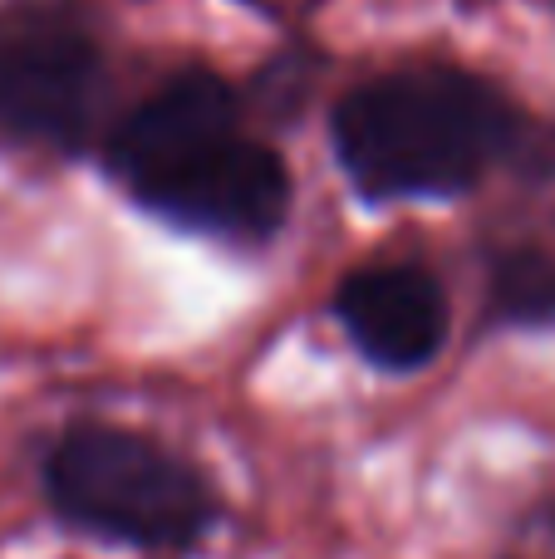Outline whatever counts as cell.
I'll return each instance as SVG.
<instances>
[{
	"label": "cell",
	"mask_w": 555,
	"mask_h": 559,
	"mask_svg": "<svg viewBox=\"0 0 555 559\" xmlns=\"http://www.w3.org/2000/svg\"><path fill=\"white\" fill-rule=\"evenodd\" d=\"M108 167L133 202L226 241H271L291 212L285 163L246 133L236 94L187 69L118 123Z\"/></svg>",
	"instance_id": "1"
},
{
	"label": "cell",
	"mask_w": 555,
	"mask_h": 559,
	"mask_svg": "<svg viewBox=\"0 0 555 559\" xmlns=\"http://www.w3.org/2000/svg\"><path fill=\"white\" fill-rule=\"evenodd\" d=\"M521 114L468 69H399L350 88L334 108V153L374 202L458 197L517 143Z\"/></svg>",
	"instance_id": "2"
},
{
	"label": "cell",
	"mask_w": 555,
	"mask_h": 559,
	"mask_svg": "<svg viewBox=\"0 0 555 559\" xmlns=\"http://www.w3.org/2000/svg\"><path fill=\"white\" fill-rule=\"evenodd\" d=\"M59 521L138 550H187L206 535L216 496L173 447L114 423H74L45 456Z\"/></svg>",
	"instance_id": "3"
},
{
	"label": "cell",
	"mask_w": 555,
	"mask_h": 559,
	"mask_svg": "<svg viewBox=\"0 0 555 559\" xmlns=\"http://www.w3.org/2000/svg\"><path fill=\"white\" fill-rule=\"evenodd\" d=\"M98 88L104 55L74 10L29 5L0 15V133L69 153L94 123Z\"/></svg>",
	"instance_id": "4"
},
{
	"label": "cell",
	"mask_w": 555,
	"mask_h": 559,
	"mask_svg": "<svg viewBox=\"0 0 555 559\" xmlns=\"http://www.w3.org/2000/svg\"><path fill=\"white\" fill-rule=\"evenodd\" d=\"M350 344L389 373L433 364L448 344V295L423 265H364L334 295Z\"/></svg>",
	"instance_id": "5"
},
{
	"label": "cell",
	"mask_w": 555,
	"mask_h": 559,
	"mask_svg": "<svg viewBox=\"0 0 555 559\" xmlns=\"http://www.w3.org/2000/svg\"><path fill=\"white\" fill-rule=\"evenodd\" d=\"M492 314L507 324H555V261L546 251H507L492 265Z\"/></svg>",
	"instance_id": "6"
}]
</instances>
